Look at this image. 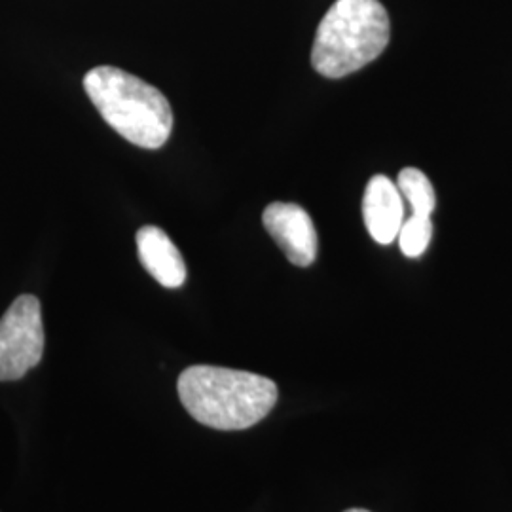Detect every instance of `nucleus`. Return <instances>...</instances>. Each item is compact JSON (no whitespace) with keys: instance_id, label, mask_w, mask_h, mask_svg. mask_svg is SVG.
I'll use <instances>...</instances> for the list:
<instances>
[{"instance_id":"obj_2","label":"nucleus","mask_w":512,"mask_h":512,"mask_svg":"<svg viewBox=\"0 0 512 512\" xmlns=\"http://www.w3.org/2000/svg\"><path fill=\"white\" fill-rule=\"evenodd\" d=\"M84 90L103 120L135 147H164L173 110L164 93L135 74L101 65L84 76Z\"/></svg>"},{"instance_id":"obj_5","label":"nucleus","mask_w":512,"mask_h":512,"mask_svg":"<svg viewBox=\"0 0 512 512\" xmlns=\"http://www.w3.org/2000/svg\"><path fill=\"white\" fill-rule=\"evenodd\" d=\"M262 222L291 264L308 268L315 262L319 238L306 209L296 203H270L264 209Z\"/></svg>"},{"instance_id":"obj_10","label":"nucleus","mask_w":512,"mask_h":512,"mask_svg":"<svg viewBox=\"0 0 512 512\" xmlns=\"http://www.w3.org/2000/svg\"><path fill=\"white\" fill-rule=\"evenodd\" d=\"M344 512H370V511H366V509H348V511H344Z\"/></svg>"},{"instance_id":"obj_6","label":"nucleus","mask_w":512,"mask_h":512,"mask_svg":"<svg viewBox=\"0 0 512 512\" xmlns=\"http://www.w3.org/2000/svg\"><path fill=\"white\" fill-rule=\"evenodd\" d=\"M363 219L376 243L389 245L399 238L404 222V198L399 186L387 175H374L366 184Z\"/></svg>"},{"instance_id":"obj_3","label":"nucleus","mask_w":512,"mask_h":512,"mask_svg":"<svg viewBox=\"0 0 512 512\" xmlns=\"http://www.w3.org/2000/svg\"><path fill=\"white\" fill-rule=\"evenodd\" d=\"M389 37L380 0H336L317 27L311 65L325 78H344L378 59Z\"/></svg>"},{"instance_id":"obj_9","label":"nucleus","mask_w":512,"mask_h":512,"mask_svg":"<svg viewBox=\"0 0 512 512\" xmlns=\"http://www.w3.org/2000/svg\"><path fill=\"white\" fill-rule=\"evenodd\" d=\"M433 238V222L431 217H420L412 215L406 219L399 232V245L404 256L418 258L423 255Z\"/></svg>"},{"instance_id":"obj_7","label":"nucleus","mask_w":512,"mask_h":512,"mask_svg":"<svg viewBox=\"0 0 512 512\" xmlns=\"http://www.w3.org/2000/svg\"><path fill=\"white\" fill-rule=\"evenodd\" d=\"M137 255L143 268L162 287L179 289L186 281V264L177 245L158 226H143L137 232Z\"/></svg>"},{"instance_id":"obj_4","label":"nucleus","mask_w":512,"mask_h":512,"mask_svg":"<svg viewBox=\"0 0 512 512\" xmlns=\"http://www.w3.org/2000/svg\"><path fill=\"white\" fill-rule=\"evenodd\" d=\"M44 325L40 300L21 294L0 319V382L21 380L42 361Z\"/></svg>"},{"instance_id":"obj_8","label":"nucleus","mask_w":512,"mask_h":512,"mask_svg":"<svg viewBox=\"0 0 512 512\" xmlns=\"http://www.w3.org/2000/svg\"><path fill=\"white\" fill-rule=\"evenodd\" d=\"M397 186H399L404 200L410 205L412 215L431 217V213L437 205V196H435L433 184L423 171L416 167H406L399 173Z\"/></svg>"},{"instance_id":"obj_1","label":"nucleus","mask_w":512,"mask_h":512,"mask_svg":"<svg viewBox=\"0 0 512 512\" xmlns=\"http://www.w3.org/2000/svg\"><path fill=\"white\" fill-rule=\"evenodd\" d=\"M177 389L186 412L217 431L253 427L274 410L279 397L270 378L222 366L186 368Z\"/></svg>"}]
</instances>
